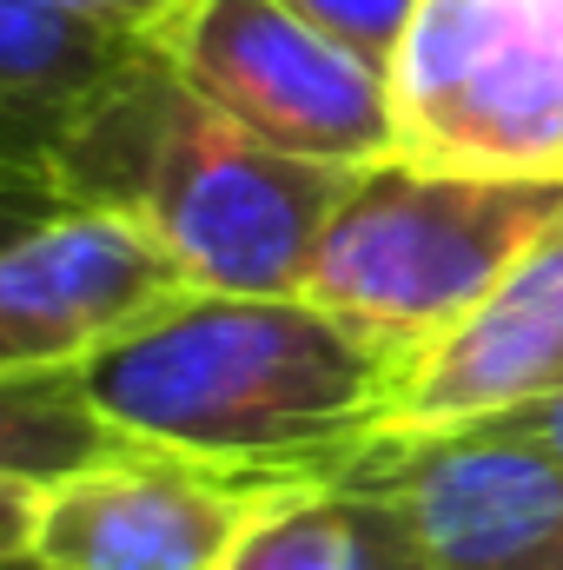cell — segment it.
Masks as SVG:
<instances>
[{"mask_svg": "<svg viewBox=\"0 0 563 570\" xmlns=\"http://www.w3.org/2000/svg\"><path fill=\"white\" fill-rule=\"evenodd\" d=\"M298 13H312L325 33H338L345 47H358L365 60H378V67H392V47H398V33H405V20H412V7L418 0H292Z\"/></svg>", "mask_w": 563, "mask_h": 570, "instance_id": "13", "label": "cell"}, {"mask_svg": "<svg viewBox=\"0 0 563 570\" xmlns=\"http://www.w3.org/2000/svg\"><path fill=\"white\" fill-rule=\"evenodd\" d=\"M563 219V179H484L418 159L358 166L305 298L378 345L398 372L437 345Z\"/></svg>", "mask_w": 563, "mask_h": 570, "instance_id": "3", "label": "cell"}, {"mask_svg": "<svg viewBox=\"0 0 563 570\" xmlns=\"http://www.w3.org/2000/svg\"><path fill=\"white\" fill-rule=\"evenodd\" d=\"M491 431H511V438L563 458V385L544 392V399H531V405H517V412H504V419H491Z\"/></svg>", "mask_w": 563, "mask_h": 570, "instance_id": "14", "label": "cell"}, {"mask_svg": "<svg viewBox=\"0 0 563 570\" xmlns=\"http://www.w3.org/2000/svg\"><path fill=\"white\" fill-rule=\"evenodd\" d=\"M146 53L134 20L87 13L73 0H0V153L7 179H27Z\"/></svg>", "mask_w": 563, "mask_h": 570, "instance_id": "10", "label": "cell"}, {"mask_svg": "<svg viewBox=\"0 0 563 570\" xmlns=\"http://www.w3.org/2000/svg\"><path fill=\"white\" fill-rule=\"evenodd\" d=\"M352 179L358 166L246 134L146 53L27 179L7 186L134 213L199 292H305Z\"/></svg>", "mask_w": 563, "mask_h": 570, "instance_id": "2", "label": "cell"}, {"mask_svg": "<svg viewBox=\"0 0 563 570\" xmlns=\"http://www.w3.org/2000/svg\"><path fill=\"white\" fill-rule=\"evenodd\" d=\"M511 570H563V531H557V538H544L524 564H511Z\"/></svg>", "mask_w": 563, "mask_h": 570, "instance_id": "16", "label": "cell"}, {"mask_svg": "<svg viewBox=\"0 0 563 570\" xmlns=\"http://www.w3.org/2000/svg\"><path fill=\"white\" fill-rule=\"evenodd\" d=\"M199 285L134 213L13 193L0 253V379L80 372Z\"/></svg>", "mask_w": 563, "mask_h": 570, "instance_id": "6", "label": "cell"}, {"mask_svg": "<svg viewBox=\"0 0 563 570\" xmlns=\"http://www.w3.org/2000/svg\"><path fill=\"white\" fill-rule=\"evenodd\" d=\"M0 405H7V444H0V471L7 478H33V484H60L100 458H113L120 444H134L113 425L80 372H27V379H0Z\"/></svg>", "mask_w": 563, "mask_h": 570, "instance_id": "12", "label": "cell"}, {"mask_svg": "<svg viewBox=\"0 0 563 570\" xmlns=\"http://www.w3.org/2000/svg\"><path fill=\"white\" fill-rule=\"evenodd\" d=\"M213 570H418L398 531L352 484H285Z\"/></svg>", "mask_w": 563, "mask_h": 570, "instance_id": "11", "label": "cell"}, {"mask_svg": "<svg viewBox=\"0 0 563 570\" xmlns=\"http://www.w3.org/2000/svg\"><path fill=\"white\" fill-rule=\"evenodd\" d=\"M140 33L206 107L259 140L332 166L398 159L392 73L292 0H166Z\"/></svg>", "mask_w": 563, "mask_h": 570, "instance_id": "5", "label": "cell"}, {"mask_svg": "<svg viewBox=\"0 0 563 570\" xmlns=\"http://www.w3.org/2000/svg\"><path fill=\"white\" fill-rule=\"evenodd\" d=\"M385 73L398 159L563 179V0H418Z\"/></svg>", "mask_w": 563, "mask_h": 570, "instance_id": "4", "label": "cell"}, {"mask_svg": "<svg viewBox=\"0 0 563 570\" xmlns=\"http://www.w3.org/2000/svg\"><path fill=\"white\" fill-rule=\"evenodd\" d=\"M338 484L398 531L418 570H511L563 531V458L491 425L378 438Z\"/></svg>", "mask_w": 563, "mask_h": 570, "instance_id": "7", "label": "cell"}, {"mask_svg": "<svg viewBox=\"0 0 563 570\" xmlns=\"http://www.w3.org/2000/svg\"><path fill=\"white\" fill-rule=\"evenodd\" d=\"M285 484L239 478L179 451L120 444L47 491L20 570H213Z\"/></svg>", "mask_w": 563, "mask_h": 570, "instance_id": "8", "label": "cell"}, {"mask_svg": "<svg viewBox=\"0 0 563 570\" xmlns=\"http://www.w3.org/2000/svg\"><path fill=\"white\" fill-rule=\"evenodd\" d=\"M563 385V219L398 372L378 438L491 425Z\"/></svg>", "mask_w": 563, "mask_h": 570, "instance_id": "9", "label": "cell"}, {"mask_svg": "<svg viewBox=\"0 0 563 570\" xmlns=\"http://www.w3.org/2000/svg\"><path fill=\"white\" fill-rule=\"evenodd\" d=\"M73 7H87V13H107V20H134V27H146L166 0H73Z\"/></svg>", "mask_w": 563, "mask_h": 570, "instance_id": "15", "label": "cell"}, {"mask_svg": "<svg viewBox=\"0 0 563 570\" xmlns=\"http://www.w3.org/2000/svg\"><path fill=\"white\" fill-rule=\"evenodd\" d=\"M80 385L134 444L332 484L378 444L398 365L305 292H186L87 358Z\"/></svg>", "mask_w": 563, "mask_h": 570, "instance_id": "1", "label": "cell"}]
</instances>
